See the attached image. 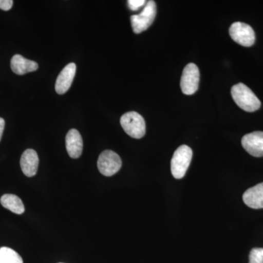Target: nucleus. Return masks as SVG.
Returning a JSON list of instances; mask_svg holds the SVG:
<instances>
[{"instance_id": "1", "label": "nucleus", "mask_w": 263, "mask_h": 263, "mask_svg": "<svg viewBox=\"0 0 263 263\" xmlns=\"http://www.w3.org/2000/svg\"><path fill=\"white\" fill-rule=\"evenodd\" d=\"M231 95L235 103L245 111L254 112L260 108L259 99L245 84L240 83L234 85L231 89Z\"/></svg>"}, {"instance_id": "2", "label": "nucleus", "mask_w": 263, "mask_h": 263, "mask_svg": "<svg viewBox=\"0 0 263 263\" xmlns=\"http://www.w3.org/2000/svg\"><path fill=\"white\" fill-rule=\"evenodd\" d=\"M193 158V150L186 145L179 146L171 160V173L175 179H181L186 174Z\"/></svg>"}, {"instance_id": "3", "label": "nucleus", "mask_w": 263, "mask_h": 263, "mask_svg": "<svg viewBox=\"0 0 263 263\" xmlns=\"http://www.w3.org/2000/svg\"><path fill=\"white\" fill-rule=\"evenodd\" d=\"M121 125L128 136L141 139L146 134V122L141 114L131 111L121 117Z\"/></svg>"}, {"instance_id": "4", "label": "nucleus", "mask_w": 263, "mask_h": 263, "mask_svg": "<svg viewBox=\"0 0 263 263\" xmlns=\"http://www.w3.org/2000/svg\"><path fill=\"white\" fill-rule=\"evenodd\" d=\"M157 15V5L155 1H148L143 11L140 14L133 15L130 17L133 32L140 34L146 30L153 24Z\"/></svg>"}, {"instance_id": "5", "label": "nucleus", "mask_w": 263, "mask_h": 263, "mask_svg": "<svg viewBox=\"0 0 263 263\" xmlns=\"http://www.w3.org/2000/svg\"><path fill=\"white\" fill-rule=\"evenodd\" d=\"M122 165L120 157L111 150H105L99 156V171L105 176H112L119 172Z\"/></svg>"}, {"instance_id": "6", "label": "nucleus", "mask_w": 263, "mask_h": 263, "mask_svg": "<svg viewBox=\"0 0 263 263\" xmlns=\"http://www.w3.org/2000/svg\"><path fill=\"white\" fill-rule=\"evenodd\" d=\"M229 33L232 39L240 46L250 47L255 42V34L253 29L243 22H235L232 24Z\"/></svg>"}, {"instance_id": "7", "label": "nucleus", "mask_w": 263, "mask_h": 263, "mask_svg": "<svg viewBox=\"0 0 263 263\" xmlns=\"http://www.w3.org/2000/svg\"><path fill=\"white\" fill-rule=\"evenodd\" d=\"M200 71L195 64H188L183 70L181 79V89L184 95L195 94L199 87Z\"/></svg>"}, {"instance_id": "8", "label": "nucleus", "mask_w": 263, "mask_h": 263, "mask_svg": "<svg viewBox=\"0 0 263 263\" xmlns=\"http://www.w3.org/2000/svg\"><path fill=\"white\" fill-rule=\"evenodd\" d=\"M241 144L243 148L253 157H263V132H253L243 137Z\"/></svg>"}, {"instance_id": "9", "label": "nucleus", "mask_w": 263, "mask_h": 263, "mask_svg": "<svg viewBox=\"0 0 263 263\" xmlns=\"http://www.w3.org/2000/svg\"><path fill=\"white\" fill-rule=\"evenodd\" d=\"M76 72L75 63H70L64 67L57 77L55 90L57 94L64 95L70 89Z\"/></svg>"}, {"instance_id": "10", "label": "nucleus", "mask_w": 263, "mask_h": 263, "mask_svg": "<svg viewBox=\"0 0 263 263\" xmlns=\"http://www.w3.org/2000/svg\"><path fill=\"white\" fill-rule=\"evenodd\" d=\"M21 168L27 177L35 176L39 165V158L35 151L27 149L22 155L20 160Z\"/></svg>"}, {"instance_id": "11", "label": "nucleus", "mask_w": 263, "mask_h": 263, "mask_svg": "<svg viewBox=\"0 0 263 263\" xmlns=\"http://www.w3.org/2000/svg\"><path fill=\"white\" fill-rule=\"evenodd\" d=\"M66 149L71 158L77 159L83 152V139L80 133L76 129H70L65 138Z\"/></svg>"}, {"instance_id": "12", "label": "nucleus", "mask_w": 263, "mask_h": 263, "mask_svg": "<svg viewBox=\"0 0 263 263\" xmlns=\"http://www.w3.org/2000/svg\"><path fill=\"white\" fill-rule=\"evenodd\" d=\"M10 67L17 75L22 76L28 72H34L38 69L37 62L24 58L22 55L15 54L11 59Z\"/></svg>"}, {"instance_id": "13", "label": "nucleus", "mask_w": 263, "mask_h": 263, "mask_svg": "<svg viewBox=\"0 0 263 263\" xmlns=\"http://www.w3.org/2000/svg\"><path fill=\"white\" fill-rule=\"evenodd\" d=\"M243 200L247 206L252 209H263V183L247 190L243 194Z\"/></svg>"}, {"instance_id": "14", "label": "nucleus", "mask_w": 263, "mask_h": 263, "mask_svg": "<svg viewBox=\"0 0 263 263\" xmlns=\"http://www.w3.org/2000/svg\"><path fill=\"white\" fill-rule=\"evenodd\" d=\"M2 205L15 214H23L25 211L23 202L18 196L12 194H5L0 199Z\"/></svg>"}, {"instance_id": "15", "label": "nucleus", "mask_w": 263, "mask_h": 263, "mask_svg": "<svg viewBox=\"0 0 263 263\" xmlns=\"http://www.w3.org/2000/svg\"><path fill=\"white\" fill-rule=\"evenodd\" d=\"M0 263H24L22 257L13 249L8 247L0 248Z\"/></svg>"}, {"instance_id": "16", "label": "nucleus", "mask_w": 263, "mask_h": 263, "mask_svg": "<svg viewBox=\"0 0 263 263\" xmlns=\"http://www.w3.org/2000/svg\"><path fill=\"white\" fill-rule=\"evenodd\" d=\"M249 263H263V248H254L249 254Z\"/></svg>"}, {"instance_id": "17", "label": "nucleus", "mask_w": 263, "mask_h": 263, "mask_svg": "<svg viewBox=\"0 0 263 263\" xmlns=\"http://www.w3.org/2000/svg\"><path fill=\"white\" fill-rule=\"evenodd\" d=\"M146 3L145 0H129L128 6L132 10H137L141 8Z\"/></svg>"}, {"instance_id": "18", "label": "nucleus", "mask_w": 263, "mask_h": 263, "mask_svg": "<svg viewBox=\"0 0 263 263\" xmlns=\"http://www.w3.org/2000/svg\"><path fill=\"white\" fill-rule=\"evenodd\" d=\"M13 0H0V9L8 11L13 7Z\"/></svg>"}, {"instance_id": "19", "label": "nucleus", "mask_w": 263, "mask_h": 263, "mask_svg": "<svg viewBox=\"0 0 263 263\" xmlns=\"http://www.w3.org/2000/svg\"><path fill=\"white\" fill-rule=\"evenodd\" d=\"M5 122L3 118H0V141H1L2 137H3V132L5 129Z\"/></svg>"}, {"instance_id": "20", "label": "nucleus", "mask_w": 263, "mask_h": 263, "mask_svg": "<svg viewBox=\"0 0 263 263\" xmlns=\"http://www.w3.org/2000/svg\"><path fill=\"white\" fill-rule=\"evenodd\" d=\"M60 263H62V262H60Z\"/></svg>"}]
</instances>
